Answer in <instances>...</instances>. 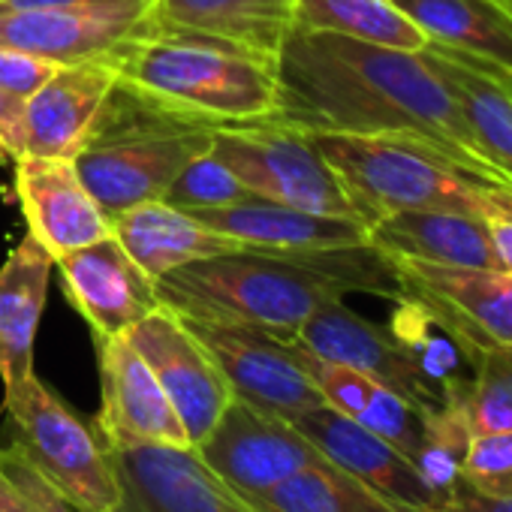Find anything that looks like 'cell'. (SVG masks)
Here are the masks:
<instances>
[{
    "label": "cell",
    "mask_w": 512,
    "mask_h": 512,
    "mask_svg": "<svg viewBox=\"0 0 512 512\" xmlns=\"http://www.w3.org/2000/svg\"><path fill=\"white\" fill-rule=\"evenodd\" d=\"M278 121L305 133L425 139L467 169L509 184L479 151L428 52H401L293 28L278 64Z\"/></svg>",
    "instance_id": "1"
},
{
    "label": "cell",
    "mask_w": 512,
    "mask_h": 512,
    "mask_svg": "<svg viewBox=\"0 0 512 512\" xmlns=\"http://www.w3.org/2000/svg\"><path fill=\"white\" fill-rule=\"evenodd\" d=\"M160 308L181 320L247 326L293 341L302 323L347 293L404 299L398 263L377 244L332 250H232L154 281Z\"/></svg>",
    "instance_id": "2"
},
{
    "label": "cell",
    "mask_w": 512,
    "mask_h": 512,
    "mask_svg": "<svg viewBox=\"0 0 512 512\" xmlns=\"http://www.w3.org/2000/svg\"><path fill=\"white\" fill-rule=\"evenodd\" d=\"M106 61L118 88L160 115L205 130L278 121L275 64L241 49L151 28Z\"/></svg>",
    "instance_id": "3"
},
{
    "label": "cell",
    "mask_w": 512,
    "mask_h": 512,
    "mask_svg": "<svg viewBox=\"0 0 512 512\" xmlns=\"http://www.w3.org/2000/svg\"><path fill=\"white\" fill-rule=\"evenodd\" d=\"M311 139L368 226L395 211H455L512 220V184L467 169L425 139L401 133H311Z\"/></svg>",
    "instance_id": "4"
},
{
    "label": "cell",
    "mask_w": 512,
    "mask_h": 512,
    "mask_svg": "<svg viewBox=\"0 0 512 512\" xmlns=\"http://www.w3.org/2000/svg\"><path fill=\"white\" fill-rule=\"evenodd\" d=\"M211 133L160 115L115 85L73 166L91 199L112 220L127 208L163 199L181 169L211 148Z\"/></svg>",
    "instance_id": "5"
},
{
    "label": "cell",
    "mask_w": 512,
    "mask_h": 512,
    "mask_svg": "<svg viewBox=\"0 0 512 512\" xmlns=\"http://www.w3.org/2000/svg\"><path fill=\"white\" fill-rule=\"evenodd\" d=\"M16 425L10 446L73 512H115L118 479L97 428L76 416L37 374L4 392Z\"/></svg>",
    "instance_id": "6"
},
{
    "label": "cell",
    "mask_w": 512,
    "mask_h": 512,
    "mask_svg": "<svg viewBox=\"0 0 512 512\" xmlns=\"http://www.w3.org/2000/svg\"><path fill=\"white\" fill-rule=\"evenodd\" d=\"M208 151L253 196L314 214H332L365 223L347 187L314 145L311 133L293 124L263 121L214 130Z\"/></svg>",
    "instance_id": "7"
},
{
    "label": "cell",
    "mask_w": 512,
    "mask_h": 512,
    "mask_svg": "<svg viewBox=\"0 0 512 512\" xmlns=\"http://www.w3.org/2000/svg\"><path fill=\"white\" fill-rule=\"evenodd\" d=\"M193 452L241 500L275 488L311 464L329 461L293 422L241 398L226 404Z\"/></svg>",
    "instance_id": "8"
},
{
    "label": "cell",
    "mask_w": 512,
    "mask_h": 512,
    "mask_svg": "<svg viewBox=\"0 0 512 512\" xmlns=\"http://www.w3.org/2000/svg\"><path fill=\"white\" fill-rule=\"evenodd\" d=\"M184 326L220 368L223 380L232 389V398H241L287 422L326 404L299 365L293 341L247 326L199 320H184Z\"/></svg>",
    "instance_id": "9"
},
{
    "label": "cell",
    "mask_w": 512,
    "mask_h": 512,
    "mask_svg": "<svg viewBox=\"0 0 512 512\" xmlns=\"http://www.w3.org/2000/svg\"><path fill=\"white\" fill-rule=\"evenodd\" d=\"M395 260V256H392ZM404 299L419 302L476 359L488 347L512 344V275L491 269H446L395 260Z\"/></svg>",
    "instance_id": "10"
},
{
    "label": "cell",
    "mask_w": 512,
    "mask_h": 512,
    "mask_svg": "<svg viewBox=\"0 0 512 512\" xmlns=\"http://www.w3.org/2000/svg\"><path fill=\"white\" fill-rule=\"evenodd\" d=\"M100 443L121 491L115 512H253L196 458L193 449Z\"/></svg>",
    "instance_id": "11"
},
{
    "label": "cell",
    "mask_w": 512,
    "mask_h": 512,
    "mask_svg": "<svg viewBox=\"0 0 512 512\" xmlns=\"http://www.w3.org/2000/svg\"><path fill=\"white\" fill-rule=\"evenodd\" d=\"M124 338L154 371L190 437V446H196L232 401V389L220 368L190 335L184 320L166 308L151 311Z\"/></svg>",
    "instance_id": "12"
},
{
    "label": "cell",
    "mask_w": 512,
    "mask_h": 512,
    "mask_svg": "<svg viewBox=\"0 0 512 512\" xmlns=\"http://www.w3.org/2000/svg\"><path fill=\"white\" fill-rule=\"evenodd\" d=\"M293 344L302 350L347 365L386 389L398 392L407 404H413L422 416L446 407L440 392L422 377L407 350L389 332V326H377L344 305V299L320 305L296 332Z\"/></svg>",
    "instance_id": "13"
},
{
    "label": "cell",
    "mask_w": 512,
    "mask_h": 512,
    "mask_svg": "<svg viewBox=\"0 0 512 512\" xmlns=\"http://www.w3.org/2000/svg\"><path fill=\"white\" fill-rule=\"evenodd\" d=\"M70 305L94 338H121L160 308L154 281L130 260L115 235L85 244L55 260Z\"/></svg>",
    "instance_id": "14"
},
{
    "label": "cell",
    "mask_w": 512,
    "mask_h": 512,
    "mask_svg": "<svg viewBox=\"0 0 512 512\" xmlns=\"http://www.w3.org/2000/svg\"><path fill=\"white\" fill-rule=\"evenodd\" d=\"M103 407L94 419L97 437L106 443H160L172 449H193L190 437L157 383L154 371L121 338H97Z\"/></svg>",
    "instance_id": "15"
},
{
    "label": "cell",
    "mask_w": 512,
    "mask_h": 512,
    "mask_svg": "<svg viewBox=\"0 0 512 512\" xmlns=\"http://www.w3.org/2000/svg\"><path fill=\"white\" fill-rule=\"evenodd\" d=\"M148 7L139 10H49L0 0V49L28 52L61 67L106 58L121 43L151 31Z\"/></svg>",
    "instance_id": "16"
},
{
    "label": "cell",
    "mask_w": 512,
    "mask_h": 512,
    "mask_svg": "<svg viewBox=\"0 0 512 512\" xmlns=\"http://www.w3.org/2000/svg\"><path fill=\"white\" fill-rule=\"evenodd\" d=\"M293 425L341 470L353 473L377 494L410 512H443V497L422 479L419 467L380 434L320 404L293 419Z\"/></svg>",
    "instance_id": "17"
},
{
    "label": "cell",
    "mask_w": 512,
    "mask_h": 512,
    "mask_svg": "<svg viewBox=\"0 0 512 512\" xmlns=\"http://www.w3.org/2000/svg\"><path fill=\"white\" fill-rule=\"evenodd\" d=\"M16 196L34 235L52 260L112 235V220L85 190L73 160L31 157L16 163Z\"/></svg>",
    "instance_id": "18"
},
{
    "label": "cell",
    "mask_w": 512,
    "mask_h": 512,
    "mask_svg": "<svg viewBox=\"0 0 512 512\" xmlns=\"http://www.w3.org/2000/svg\"><path fill=\"white\" fill-rule=\"evenodd\" d=\"M115 85L118 76L106 58L61 67L25 106V154L76 160Z\"/></svg>",
    "instance_id": "19"
},
{
    "label": "cell",
    "mask_w": 512,
    "mask_h": 512,
    "mask_svg": "<svg viewBox=\"0 0 512 512\" xmlns=\"http://www.w3.org/2000/svg\"><path fill=\"white\" fill-rule=\"evenodd\" d=\"M148 16L163 34L223 43L269 64L296 28L293 0H151Z\"/></svg>",
    "instance_id": "20"
},
{
    "label": "cell",
    "mask_w": 512,
    "mask_h": 512,
    "mask_svg": "<svg viewBox=\"0 0 512 512\" xmlns=\"http://www.w3.org/2000/svg\"><path fill=\"white\" fill-rule=\"evenodd\" d=\"M208 229L238 241L247 250H332L371 241L368 226L347 217L314 214L290 205H278L260 196H250L223 208L190 211Z\"/></svg>",
    "instance_id": "21"
},
{
    "label": "cell",
    "mask_w": 512,
    "mask_h": 512,
    "mask_svg": "<svg viewBox=\"0 0 512 512\" xmlns=\"http://www.w3.org/2000/svg\"><path fill=\"white\" fill-rule=\"evenodd\" d=\"M371 244L395 260L446 269L503 272L491 238V220L455 211H395L368 226Z\"/></svg>",
    "instance_id": "22"
},
{
    "label": "cell",
    "mask_w": 512,
    "mask_h": 512,
    "mask_svg": "<svg viewBox=\"0 0 512 512\" xmlns=\"http://www.w3.org/2000/svg\"><path fill=\"white\" fill-rule=\"evenodd\" d=\"M112 235L151 281L187 263L241 250L238 241L208 229L190 211H181L163 199L142 202L115 214Z\"/></svg>",
    "instance_id": "23"
},
{
    "label": "cell",
    "mask_w": 512,
    "mask_h": 512,
    "mask_svg": "<svg viewBox=\"0 0 512 512\" xmlns=\"http://www.w3.org/2000/svg\"><path fill=\"white\" fill-rule=\"evenodd\" d=\"M52 269V253L34 235H25L0 266V380H4V392L16 389L34 374V341L43 320Z\"/></svg>",
    "instance_id": "24"
},
{
    "label": "cell",
    "mask_w": 512,
    "mask_h": 512,
    "mask_svg": "<svg viewBox=\"0 0 512 512\" xmlns=\"http://www.w3.org/2000/svg\"><path fill=\"white\" fill-rule=\"evenodd\" d=\"M293 347H296L299 365L305 368V374L311 377V383L317 386V392L323 395V401L332 410H338L347 419L380 434L383 440H389L395 449H401L413 461V455L419 452V443H422V431H425V419L413 404H407L398 392L386 389L383 383L371 380L368 374H359L347 365L320 359V356L302 350L299 344H293Z\"/></svg>",
    "instance_id": "25"
},
{
    "label": "cell",
    "mask_w": 512,
    "mask_h": 512,
    "mask_svg": "<svg viewBox=\"0 0 512 512\" xmlns=\"http://www.w3.org/2000/svg\"><path fill=\"white\" fill-rule=\"evenodd\" d=\"M425 52L452 88L482 157L512 184V94L503 85L500 70L437 43H428Z\"/></svg>",
    "instance_id": "26"
},
{
    "label": "cell",
    "mask_w": 512,
    "mask_h": 512,
    "mask_svg": "<svg viewBox=\"0 0 512 512\" xmlns=\"http://www.w3.org/2000/svg\"><path fill=\"white\" fill-rule=\"evenodd\" d=\"M428 43L473 55L512 76V16L497 0H395Z\"/></svg>",
    "instance_id": "27"
},
{
    "label": "cell",
    "mask_w": 512,
    "mask_h": 512,
    "mask_svg": "<svg viewBox=\"0 0 512 512\" xmlns=\"http://www.w3.org/2000/svg\"><path fill=\"white\" fill-rule=\"evenodd\" d=\"M389 332L446 404H467L476 356L446 326H440L419 302L401 299L395 302Z\"/></svg>",
    "instance_id": "28"
},
{
    "label": "cell",
    "mask_w": 512,
    "mask_h": 512,
    "mask_svg": "<svg viewBox=\"0 0 512 512\" xmlns=\"http://www.w3.org/2000/svg\"><path fill=\"white\" fill-rule=\"evenodd\" d=\"M244 503L253 512H410L332 461L311 464Z\"/></svg>",
    "instance_id": "29"
},
{
    "label": "cell",
    "mask_w": 512,
    "mask_h": 512,
    "mask_svg": "<svg viewBox=\"0 0 512 512\" xmlns=\"http://www.w3.org/2000/svg\"><path fill=\"white\" fill-rule=\"evenodd\" d=\"M296 28L338 34L401 52H422L428 37L395 7V0H293Z\"/></svg>",
    "instance_id": "30"
},
{
    "label": "cell",
    "mask_w": 512,
    "mask_h": 512,
    "mask_svg": "<svg viewBox=\"0 0 512 512\" xmlns=\"http://www.w3.org/2000/svg\"><path fill=\"white\" fill-rule=\"evenodd\" d=\"M422 419H425V431H422L419 452L413 455V464L446 503L449 494L464 482L461 467H464L467 446L473 440V428L464 404H446L434 413H425Z\"/></svg>",
    "instance_id": "31"
},
{
    "label": "cell",
    "mask_w": 512,
    "mask_h": 512,
    "mask_svg": "<svg viewBox=\"0 0 512 512\" xmlns=\"http://www.w3.org/2000/svg\"><path fill=\"white\" fill-rule=\"evenodd\" d=\"M464 407L473 434L512 428V344L479 353Z\"/></svg>",
    "instance_id": "32"
},
{
    "label": "cell",
    "mask_w": 512,
    "mask_h": 512,
    "mask_svg": "<svg viewBox=\"0 0 512 512\" xmlns=\"http://www.w3.org/2000/svg\"><path fill=\"white\" fill-rule=\"evenodd\" d=\"M250 196L253 193L211 151H205L181 169V175L163 193V202L181 211H205V208H223Z\"/></svg>",
    "instance_id": "33"
},
{
    "label": "cell",
    "mask_w": 512,
    "mask_h": 512,
    "mask_svg": "<svg viewBox=\"0 0 512 512\" xmlns=\"http://www.w3.org/2000/svg\"><path fill=\"white\" fill-rule=\"evenodd\" d=\"M464 482L491 497H512V428L473 434L464 455Z\"/></svg>",
    "instance_id": "34"
},
{
    "label": "cell",
    "mask_w": 512,
    "mask_h": 512,
    "mask_svg": "<svg viewBox=\"0 0 512 512\" xmlns=\"http://www.w3.org/2000/svg\"><path fill=\"white\" fill-rule=\"evenodd\" d=\"M0 512H73L13 449H0Z\"/></svg>",
    "instance_id": "35"
},
{
    "label": "cell",
    "mask_w": 512,
    "mask_h": 512,
    "mask_svg": "<svg viewBox=\"0 0 512 512\" xmlns=\"http://www.w3.org/2000/svg\"><path fill=\"white\" fill-rule=\"evenodd\" d=\"M61 70V64L28 55V52H16V49H0V88L13 97L31 100L55 73Z\"/></svg>",
    "instance_id": "36"
},
{
    "label": "cell",
    "mask_w": 512,
    "mask_h": 512,
    "mask_svg": "<svg viewBox=\"0 0 512 512\" xmlns=\"http://www.w3.org/2000/svg\"><path fill=\"white\" fill-rule=\"evenodd\" d=\"M25 106L28 100L0 88V163H19L25 157Z\"/></svg>",
    "instance_id": "37"
},
{
    "label": "cell",
    "mask_w": 512,
    "mask_h": 512,
    "mask_svg": "<svg viewBox=\"0 0 512 512\" xmlns=\"http://www.w3.org/2000/svg\"><path fill=\"white\" fill-rule=\"evenodd\" d=\"M443 512H512V497H491V494H482L473 485L461 482L449 494Z\"/></svg>",
    "instance_id": "38"
},
{
    "label": "cell",
    "mask_w": 512,
    "mask_h": 512,
    "mask_svg": "<svg viewBox=\"0 0 512 512\" xmlns=\"http://www.w3.org/2000/svg\"><path fill=\"white\" fill-rule=\"evenodd\" d=\"M13 7H49V10H139L151 7V0H4Z\"/></svg>",
    "instance_id": "39"
},
{
    "label": "cell",
    "mask_w": 512,
    "mask_h": 512,
    "mask_svg": "<svg viewBox=\"0 0 512 512\" xmlns=\"http://www.w3.org/2000/svg\"><path fill=\"white\" fill-rule=\"evenodd\" d=\"M491 238H494L503 272L512 275V220H491Z\"/></svg>",
    "instance_id": "40"
},
{
    "label": "cell",
    "mask_w": 512,
    "mask_h": 512,
    "mask_svg": "<svg viewBox=\"0 0 512 512\" xmlns=\"http://www.w3.org/2000/svg\"><path fill=\"white\" fill-rule=\"evenodd\" d=\"M500 79H503V85H506V88H509V94H512V76L500 70Z\"/></svg>",
    "instance_id": "41"
},
{
    "label": "cell",
    "mask_w": 512,
    "mask_h": 512,
    "mask_svg": "<svg viewBox=\"0 0 512 512\" xmlns=\"http://www.w3.org/2000/svg\"><path fill=\"white\" fill-rule=\"evenodd\" d=\"M497 4H500V7H503V10H506L509 16H512V0H497Z\"/></svg>",
    "instance_id": "42"
}]
</instances>
